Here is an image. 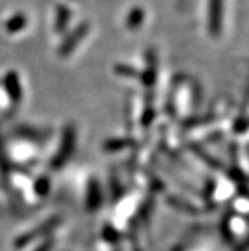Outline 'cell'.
Here are the masks:
<instances>
[{
    "label": "cell",
    "instance_id": "cell-1",
    "mask_svg": "<svg viewBox=\"0 0 249 251\" xmlns=\"http://www.w3.org/2000/svg\"><path fill=\"white\" fill-rule=\"evenodd\" d=\"M74 140H75V133H74L73 129H68L64 133L63 138V143H61L60 152L57 156H55V158L52 159V167L55 169H59L61 166L65 163V161H68L71 153H73L74 150Z\"/></svg>",
    "mask_w": 249,
    "mask_h": 251
},
{
    "label": "cell",
    "instance_id": "cell-2",
    "mask_svg": "<svg viewBox=\"0 0 249 251\" xmlns=\"http://www.w3.org/2000/svg\"><path fill=\"white\" fill-rule=\"evenodd\" d=\"M221 22H223V0H210L208 28L211 35L218 36L220 33Z\"/></svg>",
    "mask_w": 249,
    "mask_h": 251
},
{
    "label": "cell",
    "instance_id": "cell-3",
    "mask_svg": "<svg viewBox=\"0 0 249 251\" xmlns=\"http://www.w3.org/2000/svg\"><path fill=\"white\" fill-rule=\"evenodd\" d=\"M85 31H88V25H80L79 28L76 29L75 32H73L71 35H70L69 40H67V41L64 42V45L61 46V52H63L64 55L69 54L70 51H73V49L75 48V45L78 44V42L80 41L79 38H82L83 36H84Z\"/></svg>",
    "mask_w": 249,
    "mask_h": 251
},
{
    "label": "cell",
    "instance_id": "cell-4",
    "mask_svg": "<svg viewBox=\"0 0 249 251\" xmlns=\"http://www.w3.org/2000/svg\"><path fill=\"white\" fill-rule=\"evenodd\" d=\"M5 86L8 88V93L12 97L13 100H16L18 101L21 99V87H19V82L17 75L14 74H8L5 78Z\"/></svg>",
    "mask_w": 249,
    "mask_h": 251
},
{
    "label": "cell",
    "instance_id": "cell-5",
    "mask_svg": "<svg viewBox=\"0 0 249 251\" xmlns=\"http://www.w3.org/2000/svg\"><path fill=\"white\" fill-rule=\"evenodd\" d=\"M142 18H144L142 10L140 8H135L133 12L130 13L127 25H129V27H136V25H139L142 22Z\"/></svg>",
    "mask_w": 249,
    "mask_h": 251
},
{
    "label": "cell",
    "instance_id": "cell-6",
    "mask_svg": "<svg viewBox=\"0 0 249 251\" xmlns=\"http://www.w3.org/2000/svg\"><path fill=\"white\" fill-rule=\"evenodd\" d=\"M25 25L24 17L17 16V17H13V18L10 19L9 22H8V25H6V27H8V31L16 32V31H19L21 28H23V25Z\"/></svg>",
    "mask_w": 249,
    "mask_h": 251
},
{
    "label": "cell",
    "instance_id": "cell-7",
    "mask_svg": "<svg viewBox=\"0 0 249 251\" xmlns=\"http://www.w3.org/2000/svg\"><path fill=\"white\" fill-rule=\"evenodd\" d=\"M94 182V181H93ZM91 197L89 198V205H91V208H97L98 205H99V189H98V185L95 184H91Z\"/></svg>",
    "mask_w": 249,
    "mask_h": 251
}]
</instances>
